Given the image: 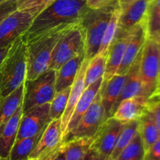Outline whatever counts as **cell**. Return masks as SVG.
I'll list each match as a JSON object with an SVG mask.
<instances>
[{"instance_id": "cell-1", "label": "cell", "mask_w": 160, "mask_h": 160, "mask_svg": "<svg viewBox=\"0 0 160 160\" xmlns=\"http://www.w3.org/2000/svg\"><path fill=\"white\" fill-rule=\"evenodd\" d=\"M88 10L86 0H54L35 17L22 39L28 43L53 28L77 23Z\"/></svg>"}, {"instance_id": "cell-2", "label": "cell", "mask_w": 160, "mask_h": 160, "mask_svg": "<svg viewBox=\"0 0 160 160\" xmlns=\"http://www.w3.org/2000/svg\"><path fill=\"white\" fill-rule=\"evenodd\" d=\"M77 23L67 24L53 28L26 43L27 81L34 79L48 70L52 53L58 41Z\"/></svg>"}, {"instance_id": "cell-3", "label": "cell", "mask_w": 160, "mask_h": 160, "mask_svg": "<svg viewBox=\"0 0 160 160\" xmlns=\"http://www.w3.org/2000/svg\"><path fill=\"white\" fill-rule=\"evenodd\" d=\"M27 75V45L22 37L12 42L0 64V100L24 83Z\"/></svg>"}, {"instance_id": "cell-4", "label": "cell", "mask_w": 160, "mask_h": 160, "mask_svg": "<svg viewBox=\"0 0 160 160\" xmlns=\"http://www.w3.org/2000/svg\"><path fill=\"white\" fill-rule=\"evenodd\" d=\"M118 3L99 9H89L81 20L84 32V59L90 61L98 54L106 28Z\"/></svg>"}, {"instance_id": "cell-5", "label": "cell", "mask_w": 160, "mask_h": 160, "mask_svg": "<svg viewBox=\"0 0 160 160\" xmlns=\"http://www.w3.org/2000/svg\"><path fill=\"white\" fill-rule=\"evenodd\" d=\"M56 71L48 69L33 80L23 83V112L50 104L56 94Z\"/></svg>"}, {"instance_id": "cell-6", "label": "cell", "mask_w": 160, "mask_h": 160, "mask_svg": "<svg viewBox=\"0 0 160 160\" xmlns=\"http://www.w3.org/2000/svg\"><path fill=\"white\" fill-rule=\"evenodd\" d=\"M140 76L143 94L148 100L156 91L160 77V51L156 39L147 38L142 50Z\"/></svg>"}, {"instance_id": "cell-7", "label": "cell", "mask_w": 160, "mask_h": 160, "mask_svg": "<svg viewBox=\"0 0 160 160\" xmlns=\"http://www.w3.org/2000/svg\"><path fill=\"white\" fill-rule=\"evenodd\" d=\"M81 20L58 41L52 53L48 69L56 71L63 64L84 52V32Z\"/></svg>"}, {"instance_id": "cell-8", "label": "cell", "mask_w": 160, "mask_h": 160, "mask_svg": "<svg viewBox=\"0 0 160 160\" xmlns=\"http://www.w3.org/2000/svg\"><path fill=\"white\" fill-rule=\"evenodd\" d=\"M104 122L105 111L99 89L88 109L83 115L78 125L67 135L64 142L73 138L94 137Z\"/></svg>"}, {"instance_id": "cell-9", "label": "cell", "mask_w": 160, "mask_h": 160, "mask_svg": "<svg viewBox=\"0 0 160 160\" xmlns=\"http://www.w3.org/2000/svg\"><path fill=\"white\" fill-rule=\"evenodd\" d=\"M36 15L17 9L0 24V48L21 37L31 27Z\"/></svg>"}, {"instance_id": "cell-10", "label": "cell", "mask_w": 160, "mask_h": 160, "mask_svg": "<svg viewBox=\"0 0 160 160\" xmlns=\"http://www.w3.org/2000/svg\"><path fill=\"white\" fill-rule=\"evenodd\" d=\"M50 104L40 105L23 112L16 141L31 137L42 133L51 122Z\"/></svg>"}, {"instance_id": "cell-11", "label": "cell", "mask_w": 160, "mask_h": 160, "mask_svg": "<svg viewBox=\"0 0 160 160\" xmlns=\"http://www.w3.org/2000/svg\"><path fill=\"white\" fill-rule=\"evenodd\" d=\"M123 124L113 117L106 119L94 136V141L91 149L100 156L109 159L117 144Z\"/></svg>"}, {"instance_id": "cell-12", "label": "cell", "mask_w": 160, "mask_h": 160, "mask_svg": "<svg viewBox=\"0 0 160 160\" xmlns=\"http://www.w3.org/2000/svg\"><path fill=\"white\" fill-rule=\"evenodd\" d=\"M62 144L63 135L61 128V119L52 120L30 155L29 160H44L59 149Z\"/></svg>"}, {"instance_id": "cell-13", "label": "cell", "mask_w": 160, "mask_h": 160, "mask_svg": "<svg viewBox=\"0 0 160 160\" xmlns=\"http://www.w3.org/2000/svg\"><path fill=\"white\" fill-rule=\"evenodd\" d=\"M130 31H119L117 30L115 39L108 50L106 68L103 75L102 83H106L117 74L123 60L127 45L131 38Z\"/></svg>"}, {"instance_id": "cell-14", "label": "cell", "mask_w": 160, "mask_h": 160, "mask_svg": "<svg viewBox=\"0 0 160 160\" xmlns=\"http://www.w3.org/2000/svg\"><path fill=\"white\" fill-rule=\"evenodd\" d=\"M142 50L138 53L137 57L135 58V60L132 63V64L129 67L126 75H126V78H125L124 84H123L121 92H120V96L117 98L115 104L113 105L112 108L111 109L110 117H112V115L114 114L120 102L123 101L125 99L135 97H145L143 94V89H142V85L140 76V62L141 57H142Z\"/></svg>"}, {"instance_id": "cell-15", "label": "cell", "mask_w": 160, "mask_h": 160, "mask_svg": "<svg viewBox=\"0 0 160 160\" xmlns=\"http://www.w3.org/2000/svg\"><path fill=\"white\" fill-rule=\"evenodd\" d=\"M147 39L145 20L131 29V38L127 45L123 60L117 74L119 75H126L129 67L143 48Z\"/></svg>"}, {"instance_id": "cell-16", "label": "cell", "mask_w": 160, "mask_h": 160, "mask_svg": "<svg viewBox=\"0 0 160 160\" xmlns=\"http://www.w3.org/2000/svg\"><path fill=\"white\" fill-rule=\"evenodd\" d=\"M152 0H134L120 9L119 31H130L142 23L146 17L148 6Z\"/></svg>"}, {"instance_id": "cell-17", "label": "cell", "mask_w": 160, "mask_h": 160, "mask_svg": "<svg viewBox=\"0 0 160 160\" xmlns=\"http://www.w3.org/2000/svg\"><path fill=\"white\" fill-rule=\"evenodd\" d=\"M88 62L89 61H86L84 59V62L81 64V67H80L79 71L78 72L76 78H75L73 85L71 86V89H70V95H69L68 101H67L65 111H64L63 115L61 117V128H62V135H63V140L66 132H67V126H68V124L70 122L72 114H73V111H74L75 107H76L79 99L81 98L83 92L85 89L84 78H85L86 69H87Z\"/></svg>"}, {"instance_id": "cell-18", "label": "cell", "mask_w": 160, "mask_h": 160, "mask_svg": "<svg viewBox=\"0 0 160 160\" xmlns=\"http://www.w3.org/2000/svg\"><path fill=\"white\" fill-rule=\"evenodd\" d=\"M148 100L144 97L125 99L120 103L112 117L122 123L137 120L148 111Z\"/></svg>"}, {"instance_id": "cell-19", "label": "cell", "mask_w": 160, "mask_h": 160, "mask_svg": "<svg viewBox=\"0 0 160 160\" xmlns=\"http://www.w3.org/2000/svg\"><path fill=\"white\" fill-rule=\"evenodd\" d=\"M102 79L103 78H100L99 80H98V81L92 83L90 86L85 88L82 95H81V98L79 99L76 107H75L74 111H73V114H72L71 118H70V122H69L68 126H67V132H66L65 136H64L63 142L67 135L78 125V122H80L83 115L86 112V111L88 109L90 105L92 104V101L95 99V97L96 96L97 93L98 92V90L101 88Z\"/></svg>"}, {"instance_id": "cell-20", "label": "cell", "mask_w": 160, "mask_h": 160, "mask_svg": "<svg viewBox=\"0 0 160 160\" xmlns=\"http://www.w3.org/2000/svg\"><path fill=\"white\" fill-rule=\"evenodd\" d=\"M84 58V52L66 62L56 71V92L63 90L73 85Z\"/></svg>"}, {"instance_id": "cell-21", "label": "cell", "mask_w": 160, "mask_h": 160, "mask_svg": "<svg viewBox=\"0 0 160 160\" xmlns=\"http://www.w3.org/2000/svg\"><path fill=\"white\" fill-rule=\"evenodd\" d=\"M126 75L116 74L107 83H102L100 88L102 103L105 111V121L110 118V111L120 96L124 84Z\"/></svg>"}, {"instance_id": "cell-22", "label": "cell", "mask_w": 160, "mask_h": 160, "mask_svg": "<svg viewBox=\"0 0 160 160\" xmlns=\"http://www.w3.org/2000/svg\"><path fill=\"white\" fill-rule=\"evenodd\" d=\"M22 115L23 108L21 104L2 130L0 134V155L3 158H9L11 149L17 139Z\"/></svg>"}, {"instance_id": "cell-23", "label": "cell", "mask_w": 160, "mask_h": 160, "mask_svg": "<svg viewBox=\"0 0 160 160\" xmlns=\"http://www.w3.org/2000/svg\"><path fill=\"white\" fill-rule=\"evenodd\" d=\"M23 97V84L12 93L0 100V134L5 125L22 104Z\"/></svg>"}, {"instance_id": "cell-24", "label": "cell", "mask_w": 160, "mask_h": 160, "mask_svg": "<svg viewBox=\"0 0 160 160\" xmlns=\"http://www.w3.org/2000/svg\"><path fill=\"white\" fill-rule=\"evenodd\" d=\"M94 137L73 138L63 143L66 160H86Z\"/></svg>"}, {"instance_id": "cell-25", "label": "cell", "mask_w": 160, "mask_h": 160, "mask_svg": "<svg viewBox=\"0 0 160 160\" xmlns=\"http://www.w3.org/2000/svg\"><path fill=\"white\" fill-rule=\"evenodd\" d=\"M138 133L142 138L145 152L160 139L159 131L148 111L139 119Z\"/></svg>"}, {"instance_id": "cell-26", "label": "cell", "mask_w": 160, "mask_h": 160, "mask_svg": "<svg viewBox=\"0 0 160 160\" xmlns=\"http://www.w3.org/2000/svg\"><path fill=\"white\" fill-rule=\"evenodd\" d=\"M139 119L130 121L123 124L115 147L109 157V160H115L119 154L132 141L138 132Z\"/></svg>"}, {"instance_id": "cell-27", "label": "cell", "mask_w": 160, "mask_h": 160, "mask_svg": "<svg viewBox=\"0 0 160 160\" xmlns=\"http://www.w3.org/2000/svg\"><path fill=\"white\" fill-rule=\"evenodd\" d=\"M43 132L31 137L16 141L9 153V160H29L30 155L37 145Z\"/></svg>"}, {"instance_id": "cell-28", "label": "cell", "mask_w": 160, "mask_h": 160, "mask_svg": "<svg viewBox=\"0 0 160 160\" xmlns=\"http://www.w3.org/2000/svg\"><path fill=\"white\" fill-rule=\"evenodd\" d=\"M147 38L157 39L160 36V0H152L145 19Z\"/></svg>"}, {"instance_id": "cell-29", "label": "cell", "mask_w": 160, "mask_h": 160, "mask_svg": "<svg viewBox=\"0 0 160 160\" xmlns=\"http://www.w3.org/2000/svg\"><path fill=\"white\" fill-rule=\"evenodd\" d=\"M107 55L97 54L89 61L84 78L85 88L103 78Z\"/></svg>"}, {"instance_id": "cell-30", "label": "cell", "mask_w": 160, "mask_h": 160, "mask_svg": "<svg viewBox=\"0 0 160 160\" xmlns=\"http://www.w3.org/2000/svg\"><path fill=\"white\" fill-rule=\"evenodd\" d=\"M120 14V6H118L117 9L114 10L112 17L109 19V21L108 23L107 27H106L102 39L101 44H100L99 49H98V54L107 55L108 50H109V46H110L113 39H115L117 30H118Z\"/></svg>"}, {"instance_id": "cell-31", "label": "cell", "mask_w": 160, "mask_h": 160, "mask_svg": "<svg viewBox=\"0 0 160 160\" xmlns=\"http://www.w3.org/2000/svg\"><path fill=\"white\" fill-rule=\"evenodd\" d=\"M145 150L138 132L131 143L119 154L115 160H145Z\"/></svg>"}, {"instance_id": "cell-32", "label": "cell", "mask_w": 160, "mask_h": 160, "mask_svg": "<svg viewBox=\"0 0 160 160\" xmlns=\"http://www.w3.org/2000/svg\"><path fill=\"white\" fill-rule=\"evenodd\" d=\"M71 86L66 88L63 90L56 92L50 103L49 116L51 120L61 119L65 111L70 95Z\"/></svg>"}, {"instance_id": "cell-33", "label": "cell", "mask_w": 160, "mask_h": 160, "mask_svg": "<svg viewBox=\"0 0 160 160\" xmlns=\"http://www.w3.org/2000/svg\"><path fill=\"white\" fill-rule=\"evenodd\" d=\"M54 0H17V9L27 11L37 17Z\"/></svg>"}, {"instance_id": "cell-34", "label": "cell", "mask_w": 160, "mask_h": 160, "mask_svg": "<svg viewBox=\"0 0 160 160\" xmlns=\"http://www.w3.org/2000/svg\"><path fill=\"white\" fill-rule=\"evenodd\" d=\"M17 0H9L0 3V24L17 9Z\"/></svg>"}, {"instance_id": "cell-35", "label": "cell", "mask_w": 160, "mask_h": 160, "mask_svg": "<svg viewBox=\"0 0 160 160\" xmlns=\"http://www.w3.org/2000/svg\"><path fill=\"white\" fill-rule=\"evenodd\" d=\"M148 111L151 114L160 134V101H148Z\"/></svg>"}, {"instance_id": "cell-36", "label": "cell", "mask_w": 160, "mask_h": 160, "mask_svg": "<svg viewBox=\"0 0 160 160\" xmlns=\"http://www.w3.org/2000/svg\"><path fill=\"white\" fill-rule=\"evenodd\" d=\"M145 160H160V139L145 152Z\"/></svg>"}, {"instance_id": "cell-37", "label": "cell", "mask_w": 160, "mask_h": 160, "mask_svg": "<svg viewBox=\"0 0 160 160\" xmlns=\"http://www.w3.org/2000/svg\"><path fill=\"white\" fill-rule=\"evenodd\" d=\"M89 9H99L117 3V0H86Z\"/></svg>"}, {"instance_id": "cell-38", "label": "cell", "mask_w": 160, "mask_h": 160, "mask_svg": "<svg viewBox=\"0 0 160 160\" xmlns=\"http://www.w3.org/2000/svg\"><path fill=\"white\" fill-rule=\"evenodd\" d=\"M44 160H66L65 158V153H64L63 144L59 147V149L52 153L51 155H48L46 158Z\"/></svg>"}, {"instance_id": "cell-39", "label": "cell", "mask_w": 160, "mask_h": 160, "mask_svg": "<svg viewBox=\"0 0 160 160\" xmlns=\"http://www.w3.org/2000/svg\"><path fill=\"white\" fill-rule=\"evenodd\" d=\"M86 160H109L108 158H105L103 157L100 156L98 154H97L96 152H94L92 149H90L88 154V156L86 158Z\"/></svg>"}, {"instance_id": "cell-40", "label": "cell", "mask_w": 160, "mask_h": 160, "mask_svg": "<svg viewBox=\"0 0 160 160\" xmlns=\"http://www.w3.org/2000/svg\"><path fill=\"white\" fill-rule=\"evenodd\" d=\"M11 44H9V45H6V46L5 47H2V48H0V64H2L3 59H4L5 56H6V54H7L8 51H9V48H10L11 46Z\"/></svg>"}, {"instance_id": "cell-41", "label": "cell", "mask_w": 160, "mask_h": 160, "mask_svg": "<svg viewBox=\"0 0 160 160\" xmlns=\"http://www.w3.org/2000/svg\"><path fill=\"white\" fill-rule=\"evenodd\" d=\"M148 101H160V89L157 92H155L151 96Z\"/></svg>"}, {"instance_id": "cell-42", "label": "cell", "mask_w": 160, "mask_h": 160, "mask_svg": "<svg viewBox=\"0 0 160 160\" xmlns=\"http://www.w3.org/2000/svg\"><path fill=\"white\" fill-rule=\"evenodd\" d=\"M133 1H134V0H117V3H118L119 6H120V9H123Z\"/></svg>"}, {"instance_id": "cell-43", "label": "cell", "mask_w": 160, "mask_h": 160, "mask_svg": "<svg viewBox=\"0 0 160 160\" xmlns=\"http://www.w3.org/2000/svg\"><path fill=\"white\" fill-rule=\"evenodd\" d=\"M159 89H160V77H159V82H158L157 86H156V91H155V92H157V91H159ZM155 92H154V93H155Z\"/></svg>"}, {"instance_id": "cell-44", "label": "cell", "mask_w": 160, "mask_h": 160, "mask_svg": "<svg viewBox=\"0 0 160 160\" xmlns=\"http://www.w3.org/2000/svg\"><path fill=\"white\" fill-rule=\"evenodd\" d=\"M156 41L158 42V44H159V51H160V36L156 39Z\"/></svg>"}, {"instance_id": "cell-45", "label": "cell", "mask_w": 160, "mask_h": 160, "mask_svg": "<svg viewBox=\"0 0 160 160\" xmlns=\"http://www.w3.org/2000/svg\"><path fill=\"white\" fill-rule=\"evenodd\" d=\"M0 160H9V158H3L0 155Z\"/></svg>"}, {"instance_id": "cell-46", "label": "cell", "mask_w": 160, "mask_h": 160, "mask_svg": "<svg viewBox=\"0 0 160 160\" xmlns=\"http://www.w3.org/2000/svg\"><path fill=\"white\" fill-rule=\"evenodd\" d=\"M6 1H9V0H0V3H3V2H6Z\"/></svg>"}]
</instances>
